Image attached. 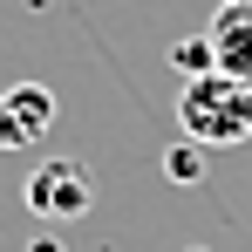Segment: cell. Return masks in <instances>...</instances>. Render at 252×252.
<instances>
[{
  "label": "cell",
  "mask_w": 252,
  "mask_h": 252,
  "mask_svg": "<svg viewBox=\"0 0 252 252\" xmlns=\"http://www.w3.org/2000/svg\"><path fill=\"white\" fill-rule=\"evenodd\" d=\"M48 123H55V95H48L41 82L0 89V150H28V143H41Z\"/></svg>",
  "instance_id": "3957f363"
},
{
  "label": "cell",
  "mask_w": 252,
  "mask_h": 252,
  "mask_svg": "<svg viewBox=\"0 0 252 252\" xmlns=\"http://www.w3.org/2000/svg\"><path fill=\"white\" fill-rule=\"evenodd\" d=\"M177 129L184 143L198 150H232L252 136V82H232V75H191L177 89Z\"/></svg>",
  "instance_id": "6da1fadb"
},
{
  "label": "cell",
  "mask_w": 252,
  "mask_h": 252,
  "mask_svg": "<svg viewBox=\"0 0 252 252\" xmlns=\"http://www.w3.org/2000/svg\"><path fill=\"white\" fill-rule=\"evenodd\" d=\"M34 252H62V246H55V239H41V246H34Z\"/></svg>",
  "instance_id": "52a82bcc"
},
{
  "label": "cell",
  "mask_w": 252,
  "mask_h": 252,
  "mask_svg": "<svg viewBox=\"0 0 252 252\" xmlns=\"http://www.w3.org/2000/svg\"><path fill=\"white\" fill-rule=\"evenodd\" d=\"M170 62H177V75L191 82V75H211V41L198 34V41H177L170 48Z\"/></svg>",
  "instance_id": "5b68a950"
},
{
  "label": "cell",
  "mask_w": 252,
  "mask_h": 252,
  "mask_svg": "<svg viewBox=\"0 0 252 252\" xmlns=\"http://www.w3.org/2000/svg\"><path fill=\"white\" fill-rule=\"evenodd\" d=\"M164 170L177 177V184H198V177H205V150H198V143H177V150L164 157Z\"/></svg>",
  "instance_id": "8992f818"
},
{
  "label": "cell",
  "mask_w": 252,
  "mask_h": 252,
  "mask_svg": "<svg viewBox=\"0 0 252 252\" xmlns=\"http://www.w3.org/2000/svg\"><path fill=\"white\" fill-rule=\"evenodd\" d=\"M211 41V68L232 75V82H252V0H225L205 28Z\"/></svg>",
  "instance_id": "277c9868"
},
{
  "label": "cell",
  "mask_w": 252,
  "mask_h": 252,
  "mask_svg": "<svg viewBox=\"0 0 252 252\" xmlns=\"http://www.w3.org/2000/svg\"><path fill=\"white\" fill-rule=\"evenodd\" d=\"M21 198H28L34 218L68 225V218H82V211L95 205V177H89V164H75V157H48V164L21 184Z\"/></svg>",
  "instance_id": "7a4b0ae2"
}]
</instances>
